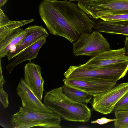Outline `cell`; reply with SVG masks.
<instances>
[{
    "label": "cell",
    "instance_id": "obj_6",
    "mask_svg": "<svg viewBox=\"0 0 128 128\" xmlns=\"http://www.w3.org/2000/svg\"><path fill=\"white\" fill-rule=\"evenodd\" d=\"M73 44V53L75 56L93 57L110 50V45L106 40L97 31L81 34Z\"/></svg>",
    "mask_w": 128,
    "mask_h": 128
},
{
    "label": "cell",
    "instance_id": "obj_13",
    "mask_svg": "<svg viewBox=\"0 0 128 128\" xmlns=\"http://www.w3.org/2000/svg\"><path fill=\"white\" fill-rule=\"evenodd\" d=\"M46 38H42L20 52L12 62L6 66L10 74L13 70L17 65L25 61H30L36 58L42 46L46 42Z\"/></svg>",
    "mask_w": 128,
    "mask_h": 128
},
{
    "label": "cell",
    "instance_id": "obj_1",
    "mask_svg": "<svg viewBox=\"0 0 128 128\" xmlns=\"http://www.w3.org/2000/svg\"><path fill=\"white\" fill-rule=\"evenodd\" d=\"M39 12L49 32L72 44L84 33H92L96 21L78 4L68 0H42Z\"/></svg>",
    "mask_w": 128,
    "mask_h": 128
},
{
    "label": "cell",
    "instance_id": "obj_26",
    "mask_svg": "<svg viewBox=\"0 0 128 128\" xmlns=\"http://www.w3.org/2000/svg\"><path fill=\"white\" fill-rule=\"evenodd\" d=\"M8 0H0V7L3 6L7 2Z\"/></svg>",
    "mask_w": 128,
    "mask_h": 128
},
{
    "label": "cell",
    "instance_id": "obj_7",
    "mask_svg": "<svg viewBox=\"0 0 128 128\" xmlns=\"http://www.w3.org/2000/svg\"><path fill=\"white\" fill-rule=\"evenodd\" d=\"M128 91V82L116 85L108 91L94 97L92 107L102 114H109L114 111L116 103Z\"/></svg>",
    "mask_w": 128,
    "mask_h": 128
},
{
    "label": "cell",
    "instance_id": "obj_27",
    "mask_svg": "<svg viewBox=\"0 0 128 128\" xmlns=\"http://www.w3.org/2000/svg\"><path fill=\"white\" fill-rule=\"evenodd\" d=\"M82 0H69V1L70 2H72L74 1H81Z\"/></svg>",
    "mask_w": 128,
    "mask_h": 128
},
{
    "label": "cell",
    "instance_id": "obj_11",
    "mask_svg": "<svg viewBox=\"0 0 128 128\" xmlns=\"http://www.w3.org/2000/svg\"><path fill=\"white\" fill-rule=\"evenodd\" d=\"M28 32L26 36L7 53L8 60L16 56L21 52L38 40L48 36L46 30L41 26H30L25 29Z\"/></svg>",
    "mask_w": 128,
    "mask_h": 128
},
{
    "label": "cell",
    "instance_id": "obj_21",
    "mask_svg": "<svg viewBox=\"0 0 128 128\" xmlns=\"http://www.w3.org/2000/svg\"><path fill=\"white\" fill-rule=\"evenodd\" d=\"M8 94L3 89V88H0V100L4 108H7L9 104Z\"/></svg>",
    "mask_w": 128,
    "mask_h": 128
},
{
    "label": "cell",
    "instance_id": "obj_20",
    "mask_svg": "<svg viewBox=\"0 0 128 128\" xmlns=\"http://www.w3.org/2000/svg\"><path fill=\"white\" fill-rule=\"evenodd\" d=\"M128 110V91L121 98L116 105L114 111Z\"/></svg>",
    "mask_w": 128,
    "mask_h": 128
},
{
    "label": "cell",
    "instance_id": "obj_25",
    "mask_svg": "<svg viewBox=\"0 0 128 128\" xmlns=\"http://www.w3.org/2000/svg\"><path fill=\"white\" fill-rule=\"evenodd\" d=\"M124 42H125L124 48L126 54L128 56V36H126Z\"/></svg>",
    "mask_w": 128,
    "mask_h": 128
},
{
    "label": "cell",
    "instance_id": "obj_3",
    "mask_svg": "<svg viewBox=\"0 0 128 128\" xmlns=\"http://www.w3.org/2000/svg\"><path fill=\"white\" fill-rule=\"evenodd\" d=\"M10 121L13 128H29L38 127L46 128H61L62 118L55 113L32 111L19 107Z\"/></svg>",
    "mask_w": 128,
    "mask_h": 128
},
{
    "label": "cell",
    "instance_id": "obj_18",
    "mask_svg": "<svg viewBox=\"0 0 128 128\" xmlns=\"http://www.w3.org/2000/svg\"><path fill=\"white\" fill-rule=\"evenodd\" d=\"M115 120L114 126L116 128H128V110L114 111Z\"/></svg>",
    "mask_w": 128,
    "mask_h": 128
},
{
    "label": "cell",
    "instance_id": "obj_28",
    "mask_svg": "<svg viewBox=\"0 0 128 128\" xmlns=\"http://www.w3.org/2000/svg\"><path fill=\"white\" fill-rule=\"evenodd\" d=\"M92 0H82L81 1H80L82 2H88Z\"/></svg>",
    "mask_w": 128,
    "mask_h": 128
},
{
    "label": "cell",
    "instance_id": "obj_4",
    "mask_svg": "<svg viewBox=\"0 0 128 128\" xmlns=\"http://www.w3.org/2000/svg\"><path fill=\"white\" fill-rule=\"evenodd\" d=\"M128 70V62L95 69L82 68L71 66L64 72L68 79H86L95 80L117 81L123 78Z\"/></svg>",
    "mask_w": 128,
    "mask_h": 128
},
{
    "label": "cell",
    "instance_id": "obj_10",
    "mask_svg": "<svg viewBox=\"0 0 128 128\" xmlns=\"http://www.w3.org/2000/svg\"><path fill=\"white\" fill-rule=\"evenodd\" d=\"M16 90L23 108L40 112L56 113L37 97L23 78L20 79Z\"/></svg>",
    "mask_w": 128,
    "mask_h": 128
},
{
    "label": "cell",
    "instance_id": "obj_23",
    "mask_svg": "<svg viewBox=\"0 0 128 128\" xmlns=\"http://www.w3.org/2000/svg\"><path fill=\"white\" fill-rule=\"evenodd\" d=\"M0 26L6 23L9 20L1 9H0Z\"/></svg>",
    "mask_w": 128,
    "mask_h": 128
},
{
    "label": "cell",
    "instance_id": "obj_2",
    "mask_svg": "<svg viewBox=\"0 0 128 128\" xmlns=\"http://www.w3.org/2000/svg\"><path fill=\"white\" fill-rule=\"evenodd\" d=\"M44 103L62 118L68 121L85 122L91 116L86 104L75 102L63 93L62 86L46 92Z\"/></svg>",
    "mask_w": 128,
    "mask_h": 128
},
{
    "label": "cell",
    "instance_id": "obj_16",
    "mask_svg": "<svg viewBox=\"0 0 128 128\" xmlns=\"http://www.w3.org/2000/svg\"><path fill=\"white\" fill-rule=\"evenodd\" d=\"M62 86L64 94L68 98L76 102L87 104L93 97L87 93L64 84Z\"/></svg>",
    "mask_w": 128,
    "mask_h": 128
},
{
    "label": "cell",
    "instance_id": "obj_5",
    "mask_svg": "<svg viewBox=\"0 0 128 128\" xmlns=\"http://www.w3.org/2000/svg\"><path fill=\"white\" fill-rule=\"evenodd\" d=\"M78 4L92 18L98 19L111 14H128V0H92L79 1Z\"/></svg>",
    "mask_w": 128,
    "mask_h": 128
},
{
    "label": "cell",
    "instance_id": "obj_8",
    "mask_svg": "<svg viewBox=\"0 0 128 128\" xmlns=\"http://www.w3.org/2000/svg\"><path fill=\"white\" fill-rule=\"evenodd\" d=\"M128 62V56L124 47L102 52L78 66L84 69H98Z\"/></svg>",
    "mask_w": 128,
    "mask_h": 128
},
{
    "label": "cell",
    "instance_id": "obj_9",
    "mask_svg": "<svg viewBox=\"0 0 128 128\" xmlns=\"http://www.w3.org/2000/svg\"><path fill=\"white\" fill-rule=\"evenodd\" d=\"M63 81L65 85L85 92L93 97L109 90L116 85L117 82L65 78Z\"/></svg>",
    "mask_w": 128,
    "mask_h": 128
},
{
    "label": "cell",
    "instance_id": "obj_17",
    "mask_svg": "<svg viewBox=\"0 0 128 128\" xmlns=\"http://www.w3.org/2000/svg\"><path fill=\"white\" fill-rule=\"evenodd\" d=\"M34 19L8 21L0 26V39L14 30L34 21Z\"/></svg>",
    "mask_w": 128,
    "mask_h": 128
},
{
    "label": "cell",
    "instance_id": "obj_19",
    "mask_svg": "<svg viewBox=\"0 0 128 128\" xmlns=\"http://www.w3.org/2000/svg\"><path fill=\"white\" fill-rule=\"evenodd\" d=\"M99 18L103 20L110 22L128 21V14L109 15L102 16Z\"/></svg>",
    "mask_w": 128,
    "mask_h": 128
},
{
    "label": "cell",
    "instance_id": "obj_12",
    "mask_svg": "<svg viewBox=\"0 0 128 128\" xmlns=\"http://www.w3.org/2000/svg\"><path fill=\"white\" fill-rule=\"evenodd\" d=\"M41 67L30 62L24 67V80L37 97L42 100L44 91V80L41 74Z\"/></svg>",
    "mask_w": 128,
    "mask_h": 128
},
{
    "label": "cell",
    "instance_id": "obj_22",
    "mask_svg": "<svg viewBox=\"0 0 128 128\" xmlns=\"http://www.w3.org/2000/svg\"><path fill=\"white\" fill-rule=\"evenodd\" d=\"M115 118L114 119H108L105 117H103L97 119L96 120L92 121L91 122L92 124L97 123L100 125L106 124L109 122L114 121Z\"/></svg>",
    "mask_w": 128,
    "mask_h": 128
},
{
    "label": "cell",
    "instance_id": "obj_24",
    "mask_svg": "<svg viewBox=\"0 0 128 128\" xmlns=\"http://www.w3.org/2000/svg\"><path fill=\"white\" fill-rule=\"evenodd\" d=\"M0 88H3L4 84L6 82L4 78L2 72V68L1 65V59L0 58Z\"/></svg>",
    "mask_w": 128,
    "mask_h": 128
},
{
    "label": "cell",
    "instance_id": "obj_14",
    "mask_svg": "<svg viewBox=\"0 0 128 128\" xmlns=\"http://www.w3.org/2000/svg\"><path fill=\"white\" fill-rule=\"evenodd\" d=\"M27 32L19 28L10 32L0 39V58L4 57L27 35Z\"/></svg>",
    "mask_w": 128,
    "mask_h": 128
},
{
    "label": "cell",
    "instance_id": "obj_29",
    "mask_svg": "<svg viewBox=\"0 0 128 128\" xmlns=\"http://www.w3.org/2000/svg\"></svg>",
    "mask_w": 128,
    "mask_h": 128
},
{
    "label": "cell",
    "instance_id": "obj_15",
    "mask_svg": "<svg viewBox=\"0 0 128 128\" xmlns=\"http://www.w3.org/2000/svg\"><path fill=\"white\" fill-rule=\"evenodd\" d=\"M94 28L99 32L128 36V21L114 22L98 20Z\"/></svg>",
    "mask_w": 128,
    "mask_h": 128
}]
</instances>
